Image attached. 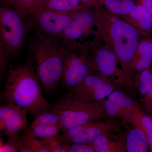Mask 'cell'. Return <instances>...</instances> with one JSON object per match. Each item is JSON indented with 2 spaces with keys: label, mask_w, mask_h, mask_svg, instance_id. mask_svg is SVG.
I'll list each match as a JSON object with an SVG mask.
<instances>
[{
  "label": "cell",
  "mask_w": 152,
  "mask_h": 152,
  "mask_svg": "<svg viewBox=\"0 0 152 152\" xmlns=\"http://www.w3.org/2000/svg\"><path fill=\"white\" fill-rule=\"evenodd\" d=\"M41 86L32 58L28 54L23 63L9 66L1 102L12 103L34 117L52 106L42 95Z\"/></svg>",
  "instance_id": "1"
},
{
  "label": "cell",
  "mask_w": 152,
  "mask_h": 152,
  "mask_svg": "<svg viewBox=\"0 0 152 152\" xmlns=\"http://www.w3.org/2000/svg\"><path fill=\"white\" fill-rule=\"evenodd\" d=\"M94 10L98 37L115 53L125 76L128 77L135 52L143 37L123 18L103 7Z\"/></svg>",
  "instance_id": "2"
},
{
  "label": "cell",
  "mask_w": 152,
  "mask_h": 152,
  "mask_svg": "<svg viewBox=\"0 0 152 152\" xmlns=\"http://www.w3.org/2000/svg\"><path fill=\"white\" fill-rule=\"evenodd\" d=\"M34 31L28 45V54L45 92L50 94L61 81L67 47L62 38Z\"/></svg>",
  "instance_id": "3"
},
{
  "label": "cell",
  "mask_w": 152,
  "mask_h": 152,
  "mask_svg": "<svg viewBox=\"0 0 152 152\" xmlns=\"http://www.w3.org/2000/svg\"><path fill=\"white\" fill-rule=\"evenodd\" d=\"M33 29L30 15L1 4L0 48L4 50L10 61L18 56Z\"/></svg>",
  "instance_id": "4"
},
{
  "label": "cell",
  "mask_w": 152,
  "mask_h": 152,
  "mask_svg": "<svg viewBox=\"0 0 152 152\" xmlns=\"http://www.w3.org/2000/svg\"><path fill=\"white\" fill-rule=\"evenodd\" d=\"M52 105L61 114L62 132L70 128L100 119L103 117L104 111L102 102L82 99L69 91Z\"/></svg>",
  "instance_id": "5"
},
{
  "label": "cell",
  "mask_w": 152,
  "mask_h": 152,
  "mask_svg": "<svg viewBox=\"0 0 152 152\" xmlns=\"http://www.w3.org/2000/svg\"><path fill=\"white\" fill-rule=\"evenodd\" d=\"M61 38L68 49L88 52L99 38L94 8H86L75 12L71 25Z\"/></svg>",
  "instance_id": "6"
},
{
  "label": "cell",
  "mask_w": 152,
  "mask_h": 152,
  "mask_svg": "<svg viewBox=\"0 0 152 152\" xmlns=\"http://www.w3.org/2000/svg\"><path fill=\"white\" fill-rule=\"evenodd\" d=\"M95 73L88 52L67 48L61 80L64 88L69 91L88 76Z\"/></svg>",
  "instance_id": "7"
},
{
  "label": "cell",
  "mask_w": 152,
  "mask_h": 152,
  "mask_svg": "<svg viewBox=\"0 0 152 152\" xmlns=\"http://www.w3.org/2000/svg\"><path fill=\"white\" fill-rule=\"evenodd\" d=\"M75 12H58L41 7L30 14L34 30L47 35L61 38L69 26Z\"/></svg>",
  "instance_id": "8"
},
{
  "label": "cell",
  "mask_w": 152,
  "mask_h": 152,
  "mask_svg": "<svg viewBox=\"0 0 152 152\" xmlns=\"http://www.w3.org/2000/svg\"><path fill=\"white\" fill-rule=\"evenodd\" d=\"M98 38L88 51L89 56L96 72L109 77L125 75L122 70L118 67V62L114 52Z\"/></svg>",
  "instance_id": "9"
},
{
  "label": "cell",
  "mask_w": 152,
  "mask_h": 152,
  "mask_svg": "<svg viewBox=\"0 0 152 152\" xmlns=\"http://www.w3.org/2000/svg\"><path fill=\"white\" fill-rule=\"evenodd\" d=\"M107 78L97 72L91 74L69 91L82 99L100 102L113 91Z\"/></svg>",
  "instance_id": "10"
},
{
  "label": "cell",
  "mask_w": 152,
  "mask_h": 152,
  "mask_svg": "<svg viewBox=\"0 0 152 152\" xmlns=\"http://www.w3.org/2000/svg\"><path fill=\"white\" fill-rule=\"evenodd\" d=\"M27 110L10 102L0 105V130L8 137L18 136L20 131L27 128Z\"/></svg>",
  "instance_id": "11"
},
{
  "label": "cell",
  "mask_w": 152,
  "mask_h": 152,
  "mask_svg": "<svg viewBox=\"0 0 152 152\" xmlns=\"http://www.w3.org/2000/svg\"><path fill=\"white\" fill-rule=\"evenodd\" d=\"M102 103L104 111L111 116L125 115L132 113L135 110L134 101L119 91H113L109 95L107 100Z\"/></svg>",
  "instance_id": "12"
},
{
  "label": "cell",
  "mask_w": 152,
  "mask_h": 152,
  "mask_svg": "<svg viewBox=\"0 0 152 152\" xmlns=\"http://www.w3.org/2000/svg\"><path fill=\"white\" fill-rule=\"evenodd\" d=\"M152 63V38L143 37L139 44L132 64L130 74L138 73L149 69Z\"/></svg>",
  "instance_id": "13"
},
{
  "label": "cell",
  "mask_w": 152,
  "mask_h": 152,
  "mask_svg": "<svg viewBox=\"0 0 152 152\" xmlns=\"http://www.w3.org/2000/svg\"><path fill=\"white\" fill-rule=\"evenodd\" d=\"M137 30L143 37L152 34V18L141 4H136L130 13L122 17Z\"/></svg>",
  "instance_id": "14"
},
{
  "label": "cell",
  "mask_w": 152,
  "mask_h": 152,
  "mask_svg": "<svg viewBox=\"0 0 152 152\" xmlns=\"http://www.w3.org/2000/svg\"><path fill=\"white\" fill-rule=\"evenodd\" d=\"M110 127L106 123L93 121L81 133L66 142L69 143L88 144L99 136L107 135Z\"/></svg>",
  "instance_id": "15"
},
{
  "label": "cell",
  "mask_w": 152,
  "mask_h": 152,
  "mask_svg": "<svg viewBox=\"0 0 152 152\" xmlns=\"http://www.w3.org/2000/svg\"><path fill=\"white\" fill-rule=\"evenodd\" d=\"M148 147L146 137L138 123V127L132 129L128 133L126 150L128 152H146Z\"/></svg>",
  "instance_id": "16"
},
{
  "label": "cell",
  "mask_w": 152,
  "mask_h": 152,
  "mask_svg": "<svg viewBox=\"0 0 152 152\" xmlns=\"http://www.w3.org/2000/svg\"><path fill=\"white\" fill-rule=\"evenodd\" d=\"M41 7L55 12L66 13H72L88 8L80 0H44Z\"/></svg>",
  "instance_id": "17"
},
{
  "label": "cell",
  "mask_w": 152,
  "mask_h": 152,
  "mask_svg": "<svg viewBox=\"0 0 152 152\" xmlns=\"http://www.w3.org/2000/svg\"><path fill=\"white\" fill-rule=\"evenodd\" d=\"M99 4L111 13L121 17L129 14L136 5L134 0H99Z\"/></svg>",
  "instance_id": "18"
},
{
  "label": "cell",
  "mask_w": 152,
  "mask_h": 152,
  "mask_svg": "<svg viewBox=\"0 0 152 152\" xmlns=\"http://www.w3.org/2000/svg\"><path fill=\"white\" fill-rule=\"evenodd\" d=\"M61 131V128L60 126L39 125L25 129L23 136L30 138L45 140L56 137Z\"/></svg>",
  "instance_id": "19"
},
{
  "label": "cell",
  "mask_w": 152,
  "mask_h": 152,
  "mask_svg": "<svg viewBox=\"0 0 152 152\" xmlns=\"http://www.w3.org/2000/svg\"><path fill=\"white\" fill-rule=\"evenodd\" d=\"M34 120L31 127L39 125H56L61 126V116L59 112L52 106L39 112L34 117Z\"/></svg>",
  "instance_id": "20"
},
{
  "label": "cell",
  "mask_w": 152,
  "mask_h": 152,
  "mask_svg": "<svg viewBox=\"0 0 152 152\" xmlns=\"http://www.w3.org/2000/svg\"><path fill=\"white\" fill-rule=\"evenodd\" d=\"M1 4L9 6L17 11L30 15L39 8L44 0H0Z\"/></svg>",
  "instance_id": "21"
},
{
  "label": "cell",
  "mask_w": 152,
  "mask_h": 152,
  "mask_svg": "<svg viewBox=\"0 0 152 152\" xmlns=\"http://www.w3.org/2000/svg\"><path fill=\"white\" fill-rule=\"evenodd\" d=\"M139 90L145 96L147 108L152 112V77L149 69L139 74Z\"/></svg>",
  "instance_id": "22"
},
{
  "label": "cell",
  "mask_w": 152,
  "mask_h": 152,
  "mask_svg": "<svg viewBox=\"0 0 152 152\" xmlns=\"http://www.w3.org/2000/svg\"><path fill=\"white\" fill-rule=\"evenodd\" d=\"M107 136L103 135L99 136L88 145L94 149L95 152L125 151L121 144L111 141Z\"/></svg>",
  "instance_id": "23"
},
{
  "label": "cell",
  "mask_w": 152,
  "mask_h": 152,
  "mask_svg": "<svg viewBox=\"0 0 152 152\" xmlns=\"http://www.w3.org/2000/svg\"><path fill=\"white\" fill-rule=\"evenodd\" d=\"M138 123L145 134L149 147L152 151V118L148 116L142 115L139 118Z\"/></svg>",
  "instance_id": "24"
},
{
  "label": "cell",
  "mask_w": 152,
  "mask_h": 152,
  "mask_svg": "<svg viewBox=\"0 0 152 152\" xmlns=\"http://www.w3.org/2000/svg\"><path fill=\"white\" fill-rule=\"evenodd\" d=\"M64 143L67 152H95L88 144Z\"/></svg>",
  "instance_id": "25"
},
{
  "label": "cell",
  "mask_w": 152,
  "mask_h": 152,
  "mask_svg": "<svg viewBox=\"0 0 152 152\" xmlns=\"http://www.w3.org/2000/svg\"><path fill=\"white\" fill-rule=\"evenodd\" d=\"M8 138L7 142L4 144L2 147L0 148L1 152H18L17 148V142L18 136L10 137Z\"/></svg>",
  "instance_id": "26"
},
{
  "label": "cell",
  "mask_w": 152,
  "mask_h": 152,
  "mask_svg": "<svg viewBox=\"0 0 152 152\" xmlns=\"http://www.w3.org/2000/svg\"><path fill=\"white\" fill-rule=\"evenodd\" d=\"M18 151L20 152H32L28 146L24 137L22 136L21 137L18 139L17 142Z\"/></svg>",
  "instance_id": "27"
},
{
  "label": "cell",
  "mask_w": 152,
  "mask_h": 152,
  "mask_svg": "<svg viewBox=\"0 0 152 152\" xmlns=\"http://www.w3.org/2000/svg\"><path fill=\"white\" fill-rule=\"evenodd\" d=\"M141 4L145 9L152 18V0H141Z\"/></svg>",
  "instance_id": "28"
},
{
  "label": "cell",
  "mask_w": 152,
  "mask_h": 152,
  "mask_svg": "<svg viewBox=\"0 0 152 152\" xmlns=\"http://www.w3.org/2000/svg\"><path fill=\"white\" fill-rule=\"evenodd\" d=\"M82 3L88 8L99 7V0H80Z\"/></svg>",
  "instance_id": "29"
},
{
  "label": "cell",
  "mask_w": 152,
  "mask_h": 152,
  "mask_svg": "<svg viewBox=\"0 0 152 152\" xmlns=\"http://www.w3.org/2000/svg\"><path fill=\"white\" fill-rule=\"evenodd\" d=\"M150 71H151V75L152 77V66L151 67V69H150Z\"/></svg>",
  "instance_id": "30"
}]
</instances>
